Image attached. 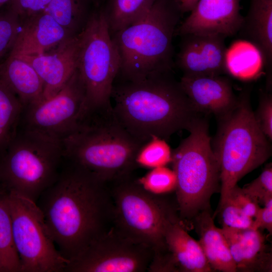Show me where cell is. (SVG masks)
<instances>
[{
	"label": "cell",
	"instance_id": "obj_26",
	"mask_svg": "<svg viewBox=\"0 0 272 272\" xmlns=\"http://www.w3.org/2000/svg\"><path fill=\"white\" fill-rule=\"evenodd\" d=\"M0 272H21L13 236L7 191L0 186Z\"/></svg>",
	"mask_w": 272,
	"mask_h": 272
},
{
	"label": "cell",
	"instance_id": "obj_29",
	"mask_svg": "<svg viewBox=\"0 0 272 272\" xmlns=\"http://www.w3.org/2000/svg\"><path fill=\"white\" fill-rule=\"evenodd\" d=\"M138 181L145 190L156 195L172 192L175 190L177 186L174 171L165 166L151 169Z\"/></svg>",
	"mask_w": 272,
	"mask_h": 272
},
{
	"label": "cell",
	"instance_id": "obj_5",
	"mask_svg": "<svg viewBox=\"0 0 272 272\" xmlns=\"http://www.w3.org/2000/svg\"><path fill=\"white\" fill-rule=\"evenodd\" d=\"M249 88L238 97L235 106L217 117V130L211 140L220 170V206L244 175L264 163L271 156L269 140L258 126L250 101Z\"/></svg>",
	"mask_w": 272,
	"mask_h": 272
},
{
	"label": "cell",
	"instance_id": "obj_3",
	"mask_svg": "<svg viewBox=\"0 0 272 272\" xmlns=\"http://www.w3.org/2000/svg\"><path fill=\"white\" fill-rule=\"evenodd\" d=\"M61 143L71 165L108 183L132 175L143 145L118 122L112 106L87 112Z\"/></svg>",
	"mask_w": 272,
	"mask_h": 272
},
{
	"label": "cell",
	"instance_id": "obj_10",
	"mask_svg": "<svg viewBox=\"0 0 272 272\" xmlns=\"http://www.w3.org/2000/svg\"><path fill=\"white\" fill-rule=\"evenodd\" d=\"M13 236L21 272L64 271L69 261L60 254L36 202L7 191Z\"/></svg>",
	"mask_w": 272,
	"mask_h": 272
},
{
	"label": "cell",
	"instance_id": "obj_33",
	"mask_svg": "<svg viewBox=\"0 0 272 272\" xmlns=\"http://www.w3.org/2000/svg\"><path fill=\"white\" fill-rule=\"evenodd\" d=\"M255 120L263 134L272 140V96L270 93H261L258 106L254 112Z\"/></svg>",
	"mask_w": 272,
	"mask_h": 272
},
{
	"label": "cell",
	"instance_id": "obj_22",
	"mask_svg": "<svg viewBox=\"0 0 272 272\" xmlns=\"http://www.w3.org/2000/svg\"><path fill=\"white\" fill-rule=\"evenodd\" d=\"M194 219L199 236L198 242L212 270L237 271L222 229L216 227L209 210L199 213Z\"/></svg>",
	"mask_w": 272,
	"mask_h": 272
},
{
	"label": "cell",
	"instance_id": "obj_2",
	"mask_svg": "<svg viewBox=\"0 0 272 272\" xmlns=\"http://www.w3.org/2000/svg\"><path fill=\"white\" fill-rule=\"evenodd\" d=\"M112 100L118 122L143 145L153 137L166 141L176 132L188 130L201 115L172 71L139 81L114 82Z\"/></svg>",
	"mask_w": 272,
	"mask_h": 272
},
{
	"label": "cell",
	"instance_id": "obj_28",
	"mask_svg": "<svg viewBox=\"0 0 272 272\" xmlns=\"http://www.w3.org/2000/svg\"><path fill=\"white\" fill-rule=\"evenodd\" d=\"M172 151L166 141L153 137L140 148L136 157L137 166L153 169L171 162Z\"/></svg>",
	"mask_w": 272,
	"mask_h": 272
},
{
	"label": "cell",
	"instance_id": "obj_23",
	"mask_svg": "<svg viewBox=\"0 0 272 272\" xmlns=\"http://www.w3.org/2000/svg\"><path fill=\"white\" fill-rule=\"evenodd\" d=\"M224 63L226 73L242 80L255 78L264 67L260 51L246 40H236L226 49Z\"/></svg>",
	"mask_w": 272,
	"mask_h": 272
},
{
	"label": "cell",
	"instance_id": "obj_11",
	"mask_svg": "<svg viewBox=\"0 0 272 272\" xmlns=\"http://www.w3.org/2000/svg\"><path fill=\"white\" fill-rule=\"evenodd\" d=\"M153 251L130 238L114 224L93 240L66 265L70 272H145Z\"/></svg>",
	"mask_w": 272,
	"mask_h": 272
},
{
	"label": "cell",
	"instance_id": "obj_4",
	"mask_svg": "<svg viewBox=\"0 0 272 272\" xmlns=\"http://www.w3.org/2000/svg\"><path fill=\"white\" fill-rule=\"evenodd\" d=\"M180 13L175 0H155L143 17L111 35L120 60L116 79L139 81L172 71Z\"/></svg>",
	"mask_w": 272,
	"mask_h": 272
},
{
	"label": "cell",
	"instance_id": "obj_12",
	"mask_svg": "<svg viewBox=\"0 0 272 272\" xmlns=\"http://www.w3.org/2000/svg\"><path fill=\"white\" fill-rule=\"evenodd\" d=\"M27 107L26 129L61 142L87 112L77 71L55 95Z\"/></svg>",
	"mask_w": 272,
	"mask_h": 272
},
{
	"label": "cell",
	"instance_id": "obj_18",
	"mask_svg": "<svg viewBox=\"0 0 272 272\" xmlns=\"http://www.w3.org/2000/svg\"><path fill=\"white\" fill-rule=\"evenodd\" d=\"M75 36L44 11L22 21L16 41L9 54L30 55L43 53Z\"/></svg>",
	"mask_w": 272,
	"mask_h": 272
},
{
	"label": "cell",
	"instance_id": "obj_17",
	"mask_svg": "<svg viewBox=\"0 0 272 272\" xmlns=\"http://www.w3.org/2000/svg\"><path fill=\"white\" fill-rule=\"evenodd\" d=\"M179 82L193 107L200 114H213L218 117L237 103L238 97L231 83L221 75H183Z\"/></svg>",
	"mask_w": 272,
	"mask_h": 272
},
{
	"label": "cell",
	"instance_id": "obj_37",
	"mask_svg": "<svg viewBox=\"0 0 272 272\" xmlns=\"http://www.w3.org/2000/svg\"><path fill=\"white\" fill-rule=\"evenodd\" d=\"M199 0H175L181 13L190 12Z\"/></svg>",
	"mask_w": 272,
	"mask_h": 272
},
{
	"label": "cell",
	"instance_id": "obj_32",
	"mask_svg": "<svg viewBox=\"0 0 272 272\" xmlns=\"http://www.w3.org/2000/svg\"><path fill=\"white\" fill-rule=\"evenodd\" d=\"M220 207L222 226L235 229L252 228L253 218L246 215L229 198Z\"/></svg>",
	"mask_w": 272,
	"mask_h": 272
},
{
	"label": "cell",
	"instance_id": "obj_36",
	"mask_svg": "<svg viewBox=\"0 0 272 272\" xmlns=\"http://www.w3.org/2000/svg\"><path fill=\"white\" fill-rule=\"evenodd\" d=\"M260 208L254 217L252 228L254 229H266L272 233V199L266 202Z\"/></svg>",
	"mask_w": 272,
	"mask_h": 272
},
{
	"label": "cell",
	"instance_id": "obj_35",
	"mask_svg": "<svg viewBox=\"0 0 272 272\" xmlns=\"http://www.w3.org/2000/svg\"><path fill=\"white\" fill-rule=\"evenodd\" d=\"M246 215L253 218L260 208L259 204L245 193L237 184L231 190L228 196Z\"/></svg>",
	"mask_w": 272,
	"mask_h": 272
},
{
	"label": "cell",
	"instance_id": "obj_21",
	"mask_svg": "<svg viewBox=\"0 0 272 272\" xmlns=\"http://www.w3.org/2000/svg\"><path fill=\"white\" fill-rule=\"evenodd\" d=\"M0 79L18 97L23 106L42 99V81L29 63L17 55L8 54L0 63Z\"/></svg>",
	"mask_w": 272,
	"mask_h": 272
},
{
	"label": "cell",
	"instance_id": "obj_34",
	"mask_svg": "<svg viewBox=\"0 0 272 272\" xmlns=\"http://www.w3.org/2000/svg\"><path fill=\"white\" fill-rule=\"evenodd\" d=\"M51 0H11L9 7L20 17L25 19L45 10Z\"/></svg>",
	"mask_w": 272,
	"mask_h": 272
},
{
	"label": "cell",
	"instance_id": "obj_24",
	"mask_svg": "<svg viewBox=\"0 0 272 272\" xmlns=\"http://www.w3.org/2000/svg\"><path fill=\"white\" fill-rule=\"evenodd\" d=\"M99 5L95 0H51L45 11L71 34L77 35Z\"/></svg>",
	"mask_w": 272,
	"mask_h": 272
},
{
	"label": "cell",
	"instance_id": "obj_31",
	"mask_svg": "<svg viewBox=\"0 0 272 272\" xmlns=\"http://www.w3.org/2000/svg\"><path fill=\"white\" fill-rule=\"evenodd\" d=\"M242 189L258 204L264 205L272 199V167L268 165L256 179Z\"/></svg>",
	"mask_w": 272,
	"mask_h": 272
},
{
	"label": "cell",
	"instance_id": "obj_7",
	"mask_svg": "<svg viewBox=\"0 0 272 272\" xmlns=\"http://www.w3.org/2000/svg\"><path fill=\"white\" fill-rule=\"evenodd\" d=\"M61 142L26 129L0 155V186L36 202L57 179Z\"/></svg>",
	"mask_w": 272,
	"mask_h": 272
},
{
	"label": "cell",
	"instance_id": "obj_9",
	"mask_svg": "<svg viewBox=\"0 0 272 272\" xmlns=\"http://www.w3.org/2000/svg\"><path fill=\"white\" fill-rule=\"evenodd\" d=\"M77 71L83 85L88 112L112 106L111 95L120 60L101 4L79 34Z\"/></svg>",
	"mask_w": 272,
	"mask_h": 272
},
{
	"label": "cell",
	"instance_id": "obj_30",
	"mask_svg": "<svg viewBox=\"0 0 272 272\" xmlns=\"http://www.w3.org/2000/svg\"><path fill=\"white\" fill-rule=\"evenodd\" d=\"M22 22L9 7L0 12V59L12 49L21 29Z\"/></svg>",
	"mask_w": 272,
	"mask_h": 272
},
{
	"label": "cell",
	"instance_id": "obj_6",
	"mask_svg": "<svg viewBox=\"0 0 272 272\" xmlns=\"http://www.w3.org/2000/svg\"><path fill=\"white\" fill-rule=\"evenodd\" d=\"M188 131V136L172 152L171 161L177 177V211L183 224L209 210L210 198L220 181L207 120L200 116Z\"/></svg>",
	"mask_w": 272,
	"mask_h": 272
},
{
	"label": "cell",
	"instance_id": "obj_8",
	"mask_svg": "<svg viewBox=\"0 0 272 272\" xmlns=\"http://www.w3.org/2000/svg\"><path fill=\"white\" fill-rule=\"evenodd\" d=\"M114 206V224L153 252L151 264L165 256V232L177 215L159 195L145 190L132 175L109 183Z\"/></svg>",
	"mask_w": 272,
	"mask_h": 272
},
{
	"label": "cell",
	"instance_id": "obj_20",
	"mask_svg": "<svg viewBox=\"0 0 272 272\" xmlns=\"http://www.w3.org/2000/svg\"><path fill=\"white\" fill-rule=\"evenodd\" d=\"M239 32L260 51L269 86L272 68V0H250L249 11Z\"/></svg>",
	"mask_w": 272,
	"mask_h": 272
},
{
	"label": "cell",
	"instance_id": "obj_19",
	"mask_svg": "<svg viewBox=\"0 0 272 272\" xmlns=\"http://www.w3.org/2000/svg\"><path fill=\"white\" fill-rule=\"evenodd\" d=\"M237 271H271V254L259 229L221 228Z\"/></svg>",
	"mask_w": 272,
	"mask_h": 272
},
{
	"label": "cell",
	"instance_id": "obj_39",
	"mask_svg": "<svg viewBox=\"0 0 272 272\" xmlns=\"http://www.w3.org/2000/svg\"><path fill=\"white\" fill-rule=\"evenodd\" d=\"M96 2L98 4L100 5L101 3V0H95Z\"/></svg>",
	"mask_w": 272,
	"mask_h": 272
},
{
	"label": "cell",
	"instance_id": "obj_15",
	"mask_svg": "<svg viewBox=\"0 0 272 272\" xmlns=\"http://www.w3.org/2000/svg\"><path fill=\"white\" fill-rule=\"evenodd\" d=\"M79 43L78 34L61 42L49 52L17 55L29 63L42 81V99L55 95L75 73Z\"/></svg>",
	"mask_w": 272,
	"mask_h": 272
},
{
	"label": "cell",
	"instance_id": "obj_13",
	"mask_svg": "<svg viewBox=\"0 0 272 272\" xmlns=\"http://www.w3.org/2000/svg\"><path fill=\"white\" fill-rule=\"evenodd\" d=\"M240 1L199 0L189 16L177 28L175 34L234 35L243 22Z\"/></svg>",
	"mask_w": 272,
	"mask_h": 272
},
{
	"label": "cell",
	"instance_id": "obj_38",
	"mask_svg": "<svg viewBox=\"0 0 272 272\" xmlns=\"http://www.w3.org/2000/svg\"><path fill=\"white\" fill-rule=\"evenodd\" d=\"M11 0H0V9L6 4L9 3Z\"/></svg>",
	"mask_w": 272,
	"mask_h": 272
},
{
	"label": "cell",
	"instance_id": "obj_1",
	"mask_svg": "<svg viewBox=\"0 0 272 272\" xmlns=\"http://www.w3.org/2000/svg\"><path fill=\"white\" fill-rule=\"evenodd\" d=\"M38 200L55 245L69 262L114 224L109 183L72 165Z\"/></svg>",
	"mask_w": 272,
	"mask_h": 272
},
{
	"label": "cell",
	"instance_id": "obj_27",
	"mask_svg": "<svg viewBox=\"0 0 272 272\" xmlns=\"http://www.w3.org/2000/svg\"><path fill=\"white\" fill-rule=\"evenodd\" d=\"M23 107L18 97L0 79V155L17 133Z\"/></svg>",
	"mask_w": 272,
	"mask_h": 272
},
{
	"label": "cell",
	"instance_id": "obj_14",
	"mask_svg": "<svg viewBox=\"0 0 272 272\" xmlns=\"http://www.w3.org/2000/svg\"><path fill=\"white\" fill-rule=\"evenodd\" d=\"M176 63L184 76H220L226 73L225 36L190 34L182 36Z\"/></svg>",
	"mask_w": 272,
	"mask_h": 272
},
{
	"label": "cell",
	"instance_id": "obj_16",
	"mask_svg": "<svg viewBox=\"0 0 272 272\" xmlns=\"http://www.w3.org/2000/svg\"><path fill=\"white\" fill-rule=\"evenodd\" d=\"M164 237L166 255L155 272L213 271L199 242L188 234L177 215L168 223Z\"/></svg>",
	"mask_w": 272,
	"mask_h": 272
},
{
	"label": "cell",
	"instance_id": "obj_25",
	"mask_svg": "<svg viewBox=\"0 0 272 272\" xmlns=\"http://www.w3.org/2000/svg\"><path fill=\"white\" fill-rule=\"evenodd\" d=\"M155 0H107L101 5L110 35L143 17Z\"/></svg>",
	"mask_w": 272,
	"mask_h": 272
}]
</instances>
